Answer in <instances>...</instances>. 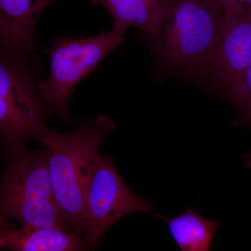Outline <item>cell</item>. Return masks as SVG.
<instances>
[{
    "mask_svg": "<svg viewBox=\"0 0 251 251\" xmlns=\"http://www.w3.org/2000/svg\"><path fill=\"white\" fill-rule=\"evenodd\" d=\"M227 96L233 102L243 122L251 127V65Z\"/></svg>",
    "mask_w": 251,
    "mask_h": 251,
    "instance_id": "12",
    "label": "cell"
},
{
    "mask_svg": "<svg viewBox=\"0 0 251 251\" xmlns=\"http://www.w3.org/2000/svg\"><path fill=\"white\" fill-rule=\"evenodd\" d=\"M125 33L112 28L92 37L73 39L59 36L47 50L50 59L49 78L41 83L48 108L62 122H72L68 103L74 89L93 72L99 63L125 40Z\"/></svg>",
    "mask_w": 251,
    "mask_h": 251,
    "instance_id": "5",
    "label": "cell"
},
{
    "mask_svg": "<svg viewBox=\"0 0 251 251\" xmlns=\"http://www.w3.org/2000/svg\"><path fill=\"white\" fill-rule=\"evenodd\" d=\"M59 0H0V46L24 52H35L36 26L39 17Z\"/></svg>",
    "mask_w": 251,
    "mask_h": 251,
    "instance_id": "8",
    "label": "cell"
},
{
    "mask_svg": "<svg viewBox=\"0 0 251 251\" xmlns=\"http://www.w3.org/2000/svg\"><path fill=\"white\" fill-rule=\"evenodd\" d=\"M168 224L176 245L182 251H207L219 228L217 221L203 219L197 211L187 210L173 219L157 215Z\"/></svg>",
    "mask_w": 251,
    "mask_h": 251,
    "instance_id": "11",
    "label": "cell"
},
{
    "mask_svg": "<svg viewBox=\"0 0 251 251\" xmlns=\"http://www.w3.org/2000/svg\"><path fill=\"white\" fill-rule=\"evenodd\" d=\"M115 124L104 115L82 122L70 133L44 128L37 137L48 151V167L56 202L69 230L84 233L87 222L81 172L87 160L99 151Z\"/></svg>",
    "mask_w": 251,
    "mask_h": 251,
    "instance_id": "1",
    "label": "cell"
},
{
    "mask_svg": "<svg viewBox=\"0 0 251 251\" xmlns=\"http://www.w3.org/2000/svg\"><path fill=\"white\" fill-rule=\"evenodd\" d=\"M243 6L251 9V0H242Z\"/></svg>",
    "mask_w": 251,
    "mask_h": 251,
    "instance_id": "14",
    "label": "cell"
},
{
    "mask_svg": "<svg viewBox=\"0 0 251 251\" xmlns=\"http://www.w3.org/2000/svg\"><path fill=\"white\" fill-rule=\"evenodd\" d=\"M251 65V9H226L200 77L228 95Z\"/></svg>",
    "mask_w": 251,
    "mask_h": 251,
    "instance_id": "7",
    "label": "cell"
},
{
    "mask_svg": "<svg viewBox=\"0 0 251 251\" xmlns=\"http://www.w3.org/2000/svg\"><path fill=\"white\" fill-rule=\"evenodd\" d=\"M7 151L0 196L1 219L16 220L24 227L69 230L54 198L47 150L31 153L22 146Z\"/></svg>",
    "mask_w": 251,
    "mask_h": 251,
    "instance_id": "4",
    "label": "cell"
},
{
    "mask_svg": "<svg viewBox=\"0 0 251 251\" xmlns=\"http://www.w3.org/2000/svg\"><path fill=\"white\" fill-rule=\"evenodd\" d=\"M0 136L7 150L36 139L47 127L41 64L34 52L0 47Z\"/></svg>",
    "mask_w": 251,
    "mask_h": 251,
    "instance_id": "3",
    "label": "cell"
},
{
    "mask_svg": "<svg viewBox=\"0 0 251 251\" xmlns=\"http://www.w3.org/2000/svg\"><path fill=\"white\" fill-rule=\"evenodd\" d=\"M113 18V28L126 32L138 28L144 37L153 36L166 17L172 0H90Z\"/></svg>",
    "mask_w": 251,
    "mask_h": 251,
    "instance_id": "10",
    "label": "cell"
},
{
    "mask_svg": "<svg viewBox=\"0 0 251 251\" xmlns=\"http://www.w3.org/2000/svg\"><path fill=\"white\" fill-rule=\"evenodd\" d=\"M0 247L15 251L88 250L83 236L59 227H15L8 219L0 220Z\"/></svg>",
    "mask_w": 251,
    "mask_h": 251,
    "instance_id": "9",
    "label": "cell"
},
{
    "mask_svg": "<svg viewBox=\"0 0 251 251\" xmlns=\"http://www.w3.org/2000/svg\"><path fill=\"white\" fill-rule=\"evenodd\" d=\"M224 6L226 9H235L243 7L242 0H209Z\"/></svg>",
    "mask_w": 251,
    "mask_h": 251,
    "instance_id": "13",
    "label": "cell"
},
{
    "mask_svg": "<svg viewBox=\"0 0 251 251\" xmlns=\"http://www.w3.org/2000/svg\"><path fill=\"white\" fill-rule=\"evenodd\" d=\"M87 222L83 238L94 249L110 227L126 215L151 213V204L132 192L119 174L111 157L94 153L81 172Z\"/></svg>",
    "mask_w": 251,
    "mask_h": 251,
    "instance_id": "6",
    "label": "cell"
},
{
    "mask_svg": "<svg viewBox=\"0 0 251 251\" xmlns=\"http://www.w3.org/2000/svg\"><path fill=\"white\" fill-rule=\"evenodd\" d=\"M226 10L209 0H172L158 30L145 38L156 62L175 74L200 77Z\"/></svg>",
    "mask_w": 251,
    "mask_h": 251,
    "instance_id": "2",
    "label": "cell"
}]
</instances>
